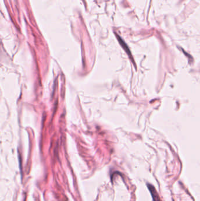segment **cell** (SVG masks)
Wrapping results in <instances>:
<instances>
[{
	"label": "cell",
	"instance_id": "6da1fadb",
	"mask_svg": "<svg viewBox=\"0 0 200 201\" xmlns=\"http://www.w3.org/2000/svg\"><path fill=\"white\" fill-rule=\"evenodd\" d=\"M147 186H148V189L150 191L151 194L152 195L153 201H160V198H159V195H158L156 190L154 188V187L153 186H152V185H150V184H148L147 185Z\"/></svg>",
	"mask_w": 200,
	"mask_h": 201
}]
</instances>
